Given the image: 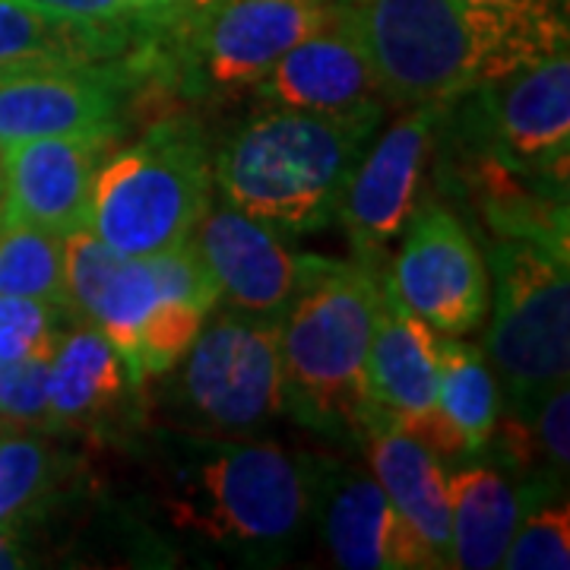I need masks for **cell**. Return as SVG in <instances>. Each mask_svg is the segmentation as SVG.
Returning a JSON list of instances; mask_svg holds the SVG:
<instances>
[{
  "mask_svg": "<svg viewBox=\"0 0 570 570\" xmlns=\"http://www.w3.org/2000/svg\"><path fill=\"white\" fill-rule=\"evenodd\" d=\"M387 102L450 105L568 51V10L494 0H321Z\"/></svg>",
  "mask_w": 570,
  "mask_h": 570,
  "instance_id": "1",
  "label": "cell"
},
{
  "mask_svg": "<svg viewBox=\"0 0 570 570\" xmlns=\"http://www.w3.org/2000/svg\"><path fill=\"white\" fill-rule=\"evenodd\" d=\"M384 108L321 115L269 108L225 142L216 184L225 204L273 232L307 235L336 219L355 165Z\"/></svg>",
  "mask_w": 570,
  "mask_h": 570,
  "instance_id": "2",
  "label": "cell"
},
{
  "mask_svg": "<svg viewBox=\"0 0 570 570\" xmlns=\"http://www.w3.org/2000/svg\"><path fill=\"white\" fill-rule=\"evenodd\" d=\"M381 266L314 257L279 317L285 409L321 431L365 434V365L384 305Z\"/></svg>",
  "mask_w": 570,
  "mask_h": 570,
  "instance_id": "3",
  "label": "cell"
},
{
  "mask_svg": "<svg viewBox=\"0 0 570 570\" xmlns=\"http://www.w3.org/2000/svg\"><path fill=\"white\" fill-rule=\"evenodd\" d=\"M317 466L283 444L194 438L165 510L178 530L216 546L279 551L317 513Z\"/></svg>",
  "mask_w": 570,
  "mask_h": 570,
  "instance_id": "4",
  "label": "cell"
},
{
  "mask_svg": "<svg viewBox=\"0 0 570 570\" xmlns=\"http://www.w3.org/2000/svg\"><path fill=\"white\" fill-rule=\"evenodd\" d=\"M209 184L200 127L181 118L153 124L96 168L86 228L121 257H153L194 235L209 209Z\"/></svg>",
  "mask_w": 570,
  "mask_h": 570,
  "instance_id": "5",
  "label": "cell"
},
{
  "mask_svg": "<svg viewBox=\"0 0 570 570\" xmlns=\"http://www.w3.org/2000/svg\"><path fill=\"white\" fill-rule=\"evenodd\" d=\"M494 279L489 358L508 396L510 415L527 419L570 367L568 261L527 238L498 235L489 247Z\"/></svg>",
  "mask_w": 570,
  "mask_h": 570,
  "instance_id": "6",
  "label": "cell"
},
{
  "mask_svg": "<svg viewBox=\"0 0 570 570\" xmlns=\"http://www.w3.org/2000/svg\"><path fill=\"white\" fill-rule=\"evenodd\" d=\"M330 20L321 0H209L159 26L181 82L204 89H257L288 48Z\"/></svg>",
  "mask_w": 570,
  "mask_h": 570,
  "instance_id": "7",
  "label": "cell"
},
{
  "mask_svg": "<svg viewBox=\"0 0 570 570\" xmlns=\"http://www.w3.org/2000/svg\"><path fill=\"white\" fill-rule=\"evenodd\" d=\"M163 80H175V67L153 36L115 61L0 73V146L92 130L121 134L124 111Z\"/></svg>",
  "mask_w": 570,
  "mask_h": 570,
  "instance_id": "8",
  "label": "cell"
},
{
  "mask_svg": "<svg viewBox=\"0 0 570 570\" xmlns=\"http://www.w3.org/2000/svg\"><path fill=\"white\" fill-rule=\"evenodd\" d=\"M181 403L216 431H250L285 409L279 321L223 311L184 355Z\"/></svg>",
  "mask_w": 570,
  "mask_h": 570,
  "instance_id": "9",
  "label": "cell"
},
{
  "mask_svg": "<svg viewBox=\"0 0 570 570\" xmlns=\"http://www.w3.org/2000/svg\"><path fill=\"white\" fill-rule=\"evenodd\" d=\"M387 285L400 305L441 336H469L485 324L491 276L469 228L448 206H422L406 225Z\"/></svg>",
  "mask_w": 570,
  "mask_h": 570,
  "instance_id": "10",
  "label": "cell"
},
{
  "mask_svg": "<svg viewBox=\"0 0 570 570\" xmlns=\"http://www.w3.org/2000/svg\"><path fill=\"white\" fill-rule=\"evenodd\" d=\"M448 105H415L390 127L371 153H362L336 219L343 223L355 261L384 264V250L419 209L434 130Z\"/></svg>",
  "mask_w": 570,
  "mask_h": 570,
  "instance_id": "11",
  "label": "cell"
},
{
  "mask_svg": "<svg viewBox=\"0 0 570 570\" xmlns=\"http://www.w3.org/2000/svg\"><path fill=\"white\" fill-rule=\"evenodd\" d=\"M494 159L527 178L568 187L570 58L558 51L504 80L475 89Z\"/></svg>",
  "mask_w": 570,
  "mask_h": 570,
  "instance_id": "12",
  "label": "cell"
},
{
  "mask_svg": "<svg viewBox=\"0 0 570 570\" xmlns=\"http://www.w3.org/2000/svg\"><path fill=\"white\" fill-rule=\"evenodd\" d=\"M118 149V134H67L3 146V219L70 235L89 223L96 168Z\"/></svg>",
  "mask_w": 570,
  "mask_h": 570,
  "instance_id": "13",
  "label": "cell"
},
{
  "mask_svg": "<svg viewBox=\"0 0 570 570\" xmlns=\"http://www.w3.org/2000/svg\"><path fill=\"white\" fill-rule=\"evenodd\" d=\"M190 238L219 285V302L254 317L279 321L314 264V254L295 257L273 228L235 206H209Z\"/></svg>",
  "mask_w": 570,
  "mask_h": 570,
  "instance_id": "14",
  "label": "cell"
},
{
  "mask_svg": "<svg viewBox=\"0 0 570 570\" xmlns=\"http://www.w3.org/2000/svg\"><path fill=\"white\" fill-rule=\"evenodd\" d=\"M326 549L346 570L441 568L419 532L393 510L377 479L365 472H343L317 491Z\"/></svg>",
  "mask_w": 570,
  "mask_h": 570,
  "instance_id": "15",
  "label": "cell"
},
{
  "mask_svg": "<svg viewBox=\"0 0 570 570\" xmlns=\"http://www.w3.org/2000/svg\"><path fill=\"white\" fill-rule=\"evenodd\" d=\"M257 92L273 108H298L321 115L374 111L387 102L362 48L333 20H326L321 32L288 48L257 82Z\"/></svg>",
  "mask_w": 570,
  "mask_h": 570,
  "instance_id": "16",
  "label": "cell"
},
{
  "mask_svg": "<svg viewBox=\"0 0 570 570\" xmlns=\"http://www.w3.org/2000/svg\"><path fill=\"white\" fill-rule=\"evenodd\" d=\"M146 32V22H96L39 0H0V73L115 61Z\"/></svg>",
  "mask_w": 570,
  "mask_h": 570,
  "instance_id": "17",
  "label": "cell"
},
{
  "mask_svg": "<svg viewBox=\"0 0 570 570\" xmlns=\"http://www.w3.org/2000/svg\"><path fill=\"white\" fill-rule=\"evenodd\" d=\"M438 333L400 305L393 288L384 285V305L377 314L365 365V434L371 428L438 406Z\"/></svg>",
  "mask_w": 570,
  "mask_h": 570,
  "instance_id": "18",
  "label": "cell"
},
{
  "mask_svg": "<svg viewBox=\"0 0 570 570\" xmlns=\"http://www.w3.org/2000/svg\"><path fill=\"white\" fill-rule=\"evenodd\" d=\"M137 393L124 355L96 324L61 333L48 358V415L45 428L80 431L115 419Z\"/></svg>",
  "mask_w": 570,
  "mask_h": 570,
  "instance_id": "19",
  "label": "cell"
},
{
  "mask_svg": "<svg viewBox=\"0 0 570 570\" xmlns=\"http://www.w3.org/2000/svg\"><path fill=\"white\" fill-rule=\"evenodd\" d=\"M367 463L384 489L393 510L406 520L441 568H453L450 558L448 475L441 460L403 428L377 425L365 434Z\"/></svg>",
  "mask_w": 570,
  "mask_h": 570,
  "instance_id": "20",
  "label": "cell"
},
{
  "mask_svg": "<svg viewBox=\"0 0 570 570\" xmlns=\"http://www.w3.org/2000/svg\"><path fill=\"white\" fill-rule=\"evenodd\" d=\"M448 508L453 568H501V558L523 517L520 491L494 469L469 466L448 479Z\"/></svg>",
  "mask_w": 570,
  "mask_h": 570,
  "instance_id": "21",
  "label": "cell"
},
{
  "mask_svg": "<svg viewBox=\"0 0 570 570\" xmlns=\"http://www.w3.org/2000/svg\"><path fill=\"white\" fill-rule=\"evenodd\" d=\"M438 406L463 434L469 453H482L494 441L501 393L485 352L460 336H438Z\"/></svg>",
  "mask_w": 570,
  "mask_h": 570,
  "instance_id": "22",
  "label": "cell"
},
{
  "mask_svg": "<svg viewBox=\"0 0 570 570\" xmlns=\"http://www.w3.org/2000/svg\"><path fill=\"white\" fill-rule=\"evenodd\" d=\"M159 302H163V292H159V279L149 257H121L115 273L105 279L96 307L89 314V324L99 326L124 355L137 390L146 384L140 371L142 324Z\"/></svg>",
  "mask_w": 570,
  "mask_h": 570,
  "instance_id": "23",
  "label": "cell"
},
{
  "mask_svg": "<svg viewBox=\"0 0 570 570\" xmlns=\"http://www.w3.org/2000/svg\"><path fill=\"white\" fill-rule=\"evenodd\" d=\"M0 295L36 298L67 307L63 288V235L36 225H0Z\"/></svg>",
  "mask_w": 570,
  "mask_h": 570,
  "instance_id": "24",
  "label": "cell"
},
{
  "mask_svg": "<svg viewBox=\"0 0 570 570\" xmlns=\"http://www.w3.org/2000/svg\"><path fill=\"white\" fill-rule=\"evenodd\" d=\"M55 482V456L39 438H0V520H20Z\"/></svg>",
  "mask_w": 570,
  "mask_h": 570,
  "instance_id": "25",
  "label": "cell"
},
{
  "mask_svg": "<svg viewBox=\"0 0 570 570\" xmlns=\"http://www.w3.org/2000/svg\"><path fill=\"white\" fill-rule=\"evenodd\" d=\"M508 570H568L570 568V510L568 504H546L520 517L508 551L501 558Z\"/></svg>",
  "mask_w": 570,
  "mask_h": 570,
  "instance_id": "26",
  "label": "cell"
},
{
  "mask_svg": "<svg viewBox=\"0 0 570 570\" xmlns=\"http://www.w3.org/2000/svg\"><path fill=\"white\" fill-rule=\"evenodd\" d=\"M206 324V311L187 302H159L149 311L140 336L142 381L168 374L187 355Z\"/></svg>",
  "mask_w": 570,
  "mask_h": 570,
  "instance_id": "27",
  "label": "cell"
},
{
  "mask_svg": "<svg viewBox=\"0 0 570 570\" xmlns=\"http://www.w3.org/2000/svg\"><path fill=\"white\" fill-rule=\"evenodd\" d=\"M121 261L118 250L105 245L92 228H73L63 235V288H67V307H73L89 321L96 298L102 292L105 279L115 273Z\"/></svg>",
  "mask_w": 570,
  "mask_h": 570,
  "instance_id": "28",
  "label": "cell"
},
{
  "mask_svg": "<svg viewBox=\"0 0 570 570\" xmlns=\"http://www.w3.org/2000/svg\"><path fill=\"white\" fill-rule=\"evenodd\" d=\"M55 311L58 307L36 298L0 295V362L51 358L61 340Z\"/></svg>",
  "mask_w": 570,
  "mask_h": 570,
  "instance_id": "29",
  "label": "cell"
},
{
  "mask_svg": "<svg viewBox=\"0 0 570 570\" xmlns=\"http://www.w3.org/2000/svg\"><path fill=\"white\" fill-rule=\"evenodd\" d=\"M149 264L156 269L163 302H187V305H197L206 314L219 305V285L213 279L209 266L204 264L194 238H187L178 247L153 254Z\"/></svg>",
  "mask_w": 570,
  "mask_h": 570,
  "instance_id": "30",
  "label": "cell"
},
{
  "mask_svg": "<svg viewBox=\"0 0 570 570\" xmlns=\"http://www.w3.org/2000/svg\"><path fill=\"white\" fill-rule=\"evenodd\" d=\"M48 358L0 362V422L17 428L45 425Z\"/></svg>",
  "mask_w": 570,
  "mask_h": 570,
  "instance_id": "31",
  "label": "cell"
},
{
  "mask_svg": "<svg viewBox=\"0 0 570 570\" xmlns=\"http://www.w3.org/2000/svg\"><path fill=\"white\" fill-rule=\"evenodd\" d=\"M530 428L532 453L535 463L546 460V466L554 479H568L570 466V390L568 381L554 384V387L535 403L532 415H527Z\"/></svg>",
  "mask_w": 570,
  "mask_h": 570,
  "instance_id": "32",
  "label": "cell"
},
{
  "mask_svg": "<svg viewBox=\"0 0 570 570\" xmlns=\"http://www.w3.org/2000/svg\"><path fill=\"white\" fill-rule=\"evenodd\" d=\"M39 3H48L61 13H70V17H82V20H96V22H146L137 13H130L124 7L121 0H39ZM149 26V22H146Z\"/></svg>",
  "mask_w": 570,
  "mask_h": 570,
  "instance_id": "33",
  "label": "cell"
},
{
  "mask_svg": "<svg viewBox=\"0 0 570 570\" xmlns=\"http://www.w3.org/2000/svg\"><path fill=\"white\" fill-rule=\"evenodd\" d=\"M22 551L17 546V520H0V568H22Z\"/></svg>",
  "mask_w": 570,
  "mask_h": 570,
  "instance_id": "34",
  "label": "cell"
},
{
  "mask_svg": "<svg viewBox=\"0 0 570 570\" xmlns=\"http://www.w3.org/2000/svg\"><path fill=\"white\" fill-rule=\"evenodd\" d=\"M494 3H535V7H561V10H568V0H494Z\"/></svg>",
  "mask_w": 570,
  "mask_h": 570,
  "instance_id": "35",
  "label": "cell"
},
{
  "mask_svg": "<svg viewBox=\"0 0 570 570\" xmlns=\"http://www.w3.org/2000/svg\"><path fill=\"white\" fill-rule=\"evenodd\" d=\"M0 200H3V146H0Z\"/></svg>",
  "mask_w": 570,
  "mask_h": 570,
  "instance_id": "36",
  "label": "cell"
}]
</instances>
